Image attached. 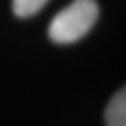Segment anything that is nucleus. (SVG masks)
Returning a JSON list of instances; mask_svg holds the SVG:
<instances>
[{
	"label": "nucleus",
	"mask_w": 126,
	"mask_h": 126,
	"mask_svg": "<svg viewBox=\"0 0 126 126\" xmlns=\"http://www.w3.org/2000/svg\"><path fill=\"white\" fill-rule=\"evenodd\" d=\"M96 0H74V2L60 11L49 25V39L56 44H72L81 40L94 26L98 19Z\"/></svg>",
	"instance_id": "nucleus-1"
},
{
	"label": "nucleus",
	"mask_w": 126,
	"mask_h": 126,
	"mask_svg": "<svg viewBox=\"0 0 126 126\" xmlns=\"http://www.w3.org/2000/svg\"><path fill=\"white\" fill-rule=\"evenodd\" d=\"M107 126H126V91H117L105 110Z\"/></svg>",
	"instance_id": "nucleus-2"
},
{
	"label": "nucleus",
	"mask_w": 126,
	"mask_h": 126,
	"mask_svg": "<svg viewBox=\"0 0 126 126\" xmlns=\"http://www.w3.org/2000/svg\"><path fill=\"white\" fill-rule=\"evenodd\" d=\"M47 0H12V11L18 18H30V16L37 14Z\"/></svg>",
	"instance_id": "nucleus-3"
}]
</instances>
